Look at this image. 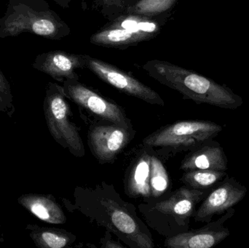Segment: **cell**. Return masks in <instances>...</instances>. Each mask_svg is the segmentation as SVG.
<instances>
[{"label":"cell","mask_w":249,"mask_h":248,"mask_svg":"<svg viewBox=\"0 0 249 248\" xmlns=\"http://www.w3.org/2000/svg\"><path fill=\"white\" fill-rule=\"evenodd\" d=\"M180 169L184 172L197 169L227 171L228 159L221 144L211 139L189 151L181 161Z\"/></svg>","instance_id":"15"},{"label":"cell","mask_w":249,"mask_h":248,"mask_svg":"<svg viewBox=\"0 0 249 248\" xmlns=\"http://www.w3.org/2000/svg\"><path fill=\"white\" fill-rule=\"evenodd\" d=\"M149 186L151 199H160L171 193L169 176L162 160L155 151L151 157Z\"/></svg>","instance_id":"19"},{"label":"cell","mask_w":249,"mask_h":248,"mask_svg":"<svg viewBox=\"0 0 249 248\" xmlns=\"http://www.w3.org/2000/svg\"><path fill=\"white\" fill-rule=\"evenodd\" d=\"M178 1L179 0H130L124 13L145 17H159L172 13Z\"/></svg>","instance_id":"18"},{"label":"cell","mask_w":249,"mask_h":248,"mask_svg":"<svg viewBox=\"0 0 249 248\" xmlns=\"http://www.w3.org/2000/svg\"><path fill=\"white\" fill-rule=\"evenodd\" d=\"M227 175V171L197 169L184 171L180 181L193 189L209 190L213 189Z\"/></svg>","instance_id":"20"},{"label":"cell","mask_w":249,"mask_h":248,"mask_svg":"<svg viewBox=\"0 0 249 248\" xmlns=\"http://www.w3.org/2000/svg\"><path fill=\"white\" fill-rule=\"evenodd\" d=\"M222 125L209 120L178 121L157 130L143 138L142 144L152 147L160 159L190 151L222 132Z\"/></svg>","instance_id":"5"},{"label":"cell","mask_w":249,"mask_h":248,"mask_svg":"<svg viewBox=\"0 0 249 248\" xmlns=\"http://www.w3.org/2000/svg\"><path fill=\"white\" fill-rule=\"evenodd\" d=\"M25 32L59 40L68 36L71 29L45 0H7L5 13L0 18V38Z\"/></svg>","instance_id":"4"},{"label":"cell","mask_w":249,"mask_h":248,"mask_svg":"<svg viewBox=\"0 0 249 248\" xmlns=\"http://www.w3.org/2000/svg\"><path fill=\"white\" fill-rule=\"evenodd\" d=\"M112 233L106 230L105 235L101 239V248H124L126 246L120 242L115 241L112 238Z\"/></svg>","instance_id":"23"},{"label":"cell","mask_w":249,"mask_h":248,"mask_svg":"<svg viewBox=\"0 0 249 248\" xmlns=\"http://www.w3.org/2000/svg\"><path fill=\"white\" fill-rule=\"evenodd\" d=\"M26 229L34 244L39 248H68L77 240V236L61 229L36 224H28Z\"/></svg>","instance_id":"17"},{"label":"cell","mask_w":249,"mask_h":248,"mask_svg":"<svg viewBox=\"0 0 249 248\" xmlns=\"http://www.w3.org/2000/svg\"><path fill=\"white\" fill-rule=\"evenodd\" d=\"M86 68L102 81L127 96L149 104L165 106V101L156 91L112 64L86 54Z\"/></svg>","instance_id":"10"},{"label":"cell","mask_w":249,"mask_h":248,"mask_svg":"<svg viewBox=\"0 0 249 248\" xmlns=\"http://www.w3.org/2000/svg\"><path fill=\"white\" fill-rule=\"evenodd\" d=\"M63 88L67 99L81 110L96 117L97 122H110L125 128H133L124 108L101 96L79 80H67Z\"/></svg>","instance_id":"8"},{"label":"cell","mask_w":249,"mask_h":248,"mask_svg":"<svg viewBox=\"0 0 249 248\" xmlns=\"http://www.w3.org/2000/svg\"><path fill=\"white\" fill-rule=\"evenodd\" d=\"M32 66L60 83L67 80H79L76 71L86 68V54L61 50L43 52L36 57Z\"/></svg>","instance_id":"13"},{"label":"cell","mask_w":249,"mask_h":248,"mask_svg":"<svg viewBox=\"0 0 249 248\" xmlns=\"http://www.w3.org/2000/svg\"><path fill=\"white\" fill-rule=\"evenodd\" d=\"M53 1L63 8H67L70 7V2H71V0H53Z\"/></svg>","instance_id":"24"},{"label":"cell","mask_w":249,"mask_h":248,"mask_svg":"<svg viewBox=\"0 0 249 248\" xmlns=\"http://www.w3.org/2000/svg\"><path fill=\"white\" fill-rule=\"evenodd\" d=\"M62 85L49 83L44 99L43 110L51 136L77 158L86 155L80 131L72 121L71 109Z\"/></svg>","instance_id":"7"},{"label":"cell","mask_w":249,"mask_h":248,"mask_svg":"<svg viewBox=\"0 0 249 248\" xmlns=\"http://www.w3.org/2000/svg\"><path fill=\"white\" fill-rule=\"evenodd\" d=\"M231 208L225 215L216 221H210L204 227L197 230H189L172 237H167L164 246L169 248H212L222 243L231 234L229 229L224 224L235 214Z\"/></svg>","instance_id":"12"},{"label":"cell","mask_w":249,"mask_h":248,"mask_svg":"<svg viewBox=\"0 0 249 248\" xmlns=\"http://www.w3.org/2000/svg\"><path fill=\"white\" fill-rule=\"evenodd\" d=\"M17 202L44 222L57 225L67 222L65 214L53 195L24 194L18 198Z\"/></svg>","instance_id":"16"},{"label":"cell","mask_w":249,"mask_h":248,"mask_svg":"<svg viewBox=\"0 0 249 248\" xmlns=\"http://www.w3.org/2000/svg\"><path fill=\"white\" fill-rule=\"evenodd\" d=\"M0 112H1V110H0Z\"/></svg>","instance_id":"26"},{"label":"cell","mask_w":249,"mask_h":248,"mask_svg":"<svg viewBox=\"0 0 249 248\" xmlns=\"http://www.w3.org/2000/svg\"><path fill=\"white\" fill-rule=\"evenodd\" d=\"M0 110L6 113L10 117L14 114L15 106L13 104V96L11 86L0 70Z\"/></svg>","instance_id":"22"},{"label":"cell","mask_w":249,"mask_h":248,"mask_svg":"<svg viewBox=\"0 0 249 248\" xmlns=\"http://www.w3.org/2000/svg\"><path fill=\"white\" fill-rule=\"evenodd\" d=\"M171 15L151 17L124 13L109 20L89 41L94 45L115 49L136 46L157 37Z\"/></svg>","instance_id":"6"},{"label":"cell","mask_w":249,"mask_h":248,"mask_svg":"<svg viewBox=\"0 0 249 248\" xmlns=\"http://www.w3.org/2000/svg\"><path fill=\"white\" fill-rule=\"evenodd\" d=\"M130 0H94L92 8L100 13L105 18L112 20L124 13Z\"/></svg>","instance_id":"21"},{"label":"cell","mask_w":249,"mask_h":248,"mask_svg":"<svg viewBox=\"0 0 249 248\" xmlns=\"http://www.w3.org/2000/svg\"><path fill=\"white\" fill-rule=\"evenodd\" d=\"M155 150L142 144L127 167L124 178V192L129 198L151 199L149 175L151 157Z\"/></svg>","instance_id":"14"},{"label":"cell","mask_w":249,"mask_h":248,"mask_svg":"<svg viewBox=\"0 0 249 248\" xmlns=\"http://www.w3.org/2000/svg\"><path fill=\"white\" fill-rule=\"evenodd\" d=\"M247 193L245 186L227 175L202 201L195 213L196 222L209 223L214 215H222L244 199Z\"/></svg>","instance_id":"11"},{"label":"cell","mask_w":249,"mask_h":248,"mask_svg":"<svg viewBox=\"0 0 249 248\" xmlns=\"http://www.w3.org/2000/svg\"><path fill=\"white\" fill-rule=\"evenodd\" d=\"M80 2H81L82 8H83V10H87V2H86V0H80Z\"/></svg>","instance_id":"25"},{"label":"cell","mask_w":249,"mask_h":248,"mask_svg":"<svg viewBox=\"0 0 249 248\" xmlns=\"http://www.w3.org/2000/svg\"><path fill=\"white\" fill-rule=\"evenodd\" d=\"M136 134L133 128L99 121L90 125L87 135L88 146L99 163H113Z\"/></svg>","instance_id":"9"},{"label":"cell","mask_w":249,"mask_h":248,"mask_svg":"<svg viewBox=\"0 0 249 248\" xmlns=\"http://www.w3.org/2000/svg\"><path fill=\"white\" fill-rule=\"evenodd\" d=\"M212 190L184 185L163 198L143 201L138 205V210L149 228L167 238L188 231L196 206Z\"/></svg>","instance_id":"3"},{"label":"cell","mask_w":249,"mask_h":248,"mask_svg":"<svg viewBox=\"0 0 249 248\" xmlns=\"http://www.w3.org/2000/svg\"><path fill=\"white\" fill-rule=\"evenodd\" d=\"M143 71L160 84L177 90L184 99L197 104L206 103L221 109L235 110L244 103L242 98L225 84L193 70L168 61L153 59L142 65Z\"/></svg>","instance_id":"2"},{"label":"cell","mask_w":249,"mask_h":248,"mask_svg":"<svg viewBox=\"0 0 249 248\" xmlns=\"http://www.w3.org/2000/svg\"><path fill=\"white\" fill-rule=\"evenodd\" d=\"M70 213H78L116 236L131 248H154L149 227L139 216L136 208L124 200L112 183L102 182L94 186H77L72 200L63 199Z\"/></svg>","instance_id":"1"}]
</instances>
